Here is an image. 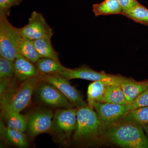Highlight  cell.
Instances as JSON below:
<instances>
[{
	"mask_svg": "<svg viewBox=\"0 0 148 148\" xmlns=\"http://www.w3.org/2000/svg\"><path fill=\"white\" fill-rule=\"evenodd\" d=\"M143 128L148 139V124L143 126Z\"/></svg>",
	"mask_w": 148,
	"mask_h": 148,
	"instance_id": "83f0119b",
	"label": "cell"
},
{
	"mask_svg": "<svg viewBox=\"0 0 148 148\" xmlns=\"http://www.w3.org/2000/svg\"><path fill=\"white\" fill-rule=\"evenodd\" d=\"M35 91L39 101L48 107L57 109L74 107L58 88L49 83L42 80Z\"/></svg>",
	"mask_w": 148,
	"mask_h": 148,
	"instance_id": "8992f818",
	"label": "cell"
},
{
	"mask_svg": "<svg viewBox=\"0 0 148 148\" xmlns=\"http://www.w3.org/2000/svg\"><path fill=\"white\" fill-rule=\"evenodd\" d=\"M118 1L120 5L121 6L123 12L129 10L139 3L137 0H118Z\"/></svg>",
	"mask_w": 148,
	"mask_h": 148,
	"instance_id": "4316f807",
	"label": "cell"
},
{
	"mask_svg": "<svg viewBox=\"0 0 148 148\" xmlns=\"http://www.w3.org/2000/svg\"><path fill=\"white\" fill-rule=\"evenodd\" d=\"M122 14L137 23L148 26V9L140 3Z\"/></svg>",
	"mask_w": 148,
	"mask_h": 148,
	"instance_id": "603a6c76",
	"label": "cell"
},
{
	"mask_svg": "<svg viewBox=\"0 0 148 148\" xmlns=\"http://www.w3.org/2000/svg\"><path fill=\"white\" fill-rule=\"evenodd\" d=\"M105 126V137L118 145L126 148H148V139L141 126L119 122Z\"/></svg>",
	"mask_w": 148,
	"mask_h": 148,
	"instance_id": "7a4b0ae2",
	"label": "cell"
},
{
	"mask_svg": "<svg viewBox=\"0 0 148 148\" xmlns=\"http://www.w3.org/2000/svg\"><path fill=\"white\" fill-rule=\"evenodd\" d=\"M8 16L0 14V55L13 61L18 53V43L23 36L20 28L14 27Z\"/></svg>",
	"mask_w": 148,
	"mask_h": 148,
	"instance_id": "5b68a950",
	"label": "cell"
},
{
	"mask_svg": "<svg viewBox=\"0 0 148 148\" xmlns=\"http://www.w3.org/2000/svg\"><path fill=\"white\" fill-rule=\"evenodd\" d=\"M53 112L40 108L33 111L27 116V130L29 137L34 138L43 133H50L52 127Z\"/></svg>",
	"mask_w": 148,
	"mask_h": 148,
	"instance_id": "52a82bcc",
	"label": "cell"
},
{
	"mask_svg": "<svg viewBox=\"0 0 148 148\" xmlns=\"http://www.w3.org/2000/svg\"><path fill=\"white\" fill-rule=\"evenodd\" d=\"M103 124L94 109L88 106L77 108V126L73 135L77 143L92 140L101 131Z\"/></svg>",
	"mask_w": 148,
	"mask_h": 148,
	"instance_id": "3957f363",
	"label": "cell"
},
{
	"mask_svg": "<svg viewBox=\"0 0 148 148\" xmlns=\"http://www.w3.org/2000/svg\"><path fill=\"white\" fill-rule=\"evenodd\" d=\"M24 38L31 40L52 38L53 32L41 13L34 11L31 14L28 23L20 28Z\"/></svg>",
	"mask_w": 148,
	"mask_h": 148,
	"instance_id": "9c48e42d",
	"label": "cell"
},
{
	"mask_svg": "<svg viewBox=\"0 0 148 148\" xmlns=\"http://www.w3.org/2000/svg\"><path fill=\"white\" fill-rule=\"evenodd\" d=\"M14 78L17 82H22L32 77L41 75L35 64L23 56L17 53L13 61Z\"/></svg>",
	"mask_w": 148,
	"mask_h": 148,
	"instance_id": "7c38bea8",
	"label": "cell"
},
{
	"mask_svg": "<svg viewBox=\"0 0 148 148\" xmlns=\"http://www.w3.org/2000/svg\"><path fill=\"white\" fill-rule=\"evenodd\" d=\"M17 51L18 53L34 64L41 58L35 48L33 41L23 37L18 43Z\"/></svg>",
	"mask_w": 148,
	"mask_h": 148,
	"instance_id": "7402d4cb",
	"label": "cell"
},
{
	"mask_svg": "<svg viewBox=\"0 0 148 148\" xmlns=\"http://www.w3.org/2000/svg\"><path fill=\"white\" fill-rule=\"evenodd\" d=\"M51 38L40 39L33 41L34 45L41 58H51L59 61L58 53L53 48Z\"/></svg>",
	"mask_w": 148,
	"mask_h": 148,
	"instance_id": "d6986e66",
	"label": "cell"
},
{
	"mask_svg": "<svg viewBox=\"0 0 148 148\" xmlns=\"http://www.w3.org/2000/svg\"><path fill=\"white\" fill-rule=\"evenodd\" d=\"M92 10L96 16L122 14L123 12L118 0H104L99 3L93 4Z\"/></svg>",
	"mask_w": 148,
	"mask_h": 148,
	"instance_id": "e0dca14e",
	"label": "cell"
},
{
	"mask_svg": "<svg viewBox=\"0 0 148 148\" xmlns=\"http://www.w3.org/2000/svg\"><path fill=\"white\" fill-rule=\"evenodd\" d=\"M0 133L2 140L11 145L18 148H27L29 143L24 132L8 127L3 121L0 122Z\"/></svg>",
	"mask_w": 148,
	"mask_h": 148,
	"instance_id": "4fadbf2b",
	"label": "cell"
},
{
	"mask_svg": "<svg viewBox=\"0 0 148 148\" xmlns=\"http://www.w3.org/2000/svg\"><path fill=\"white\" fill-rule=\"evenodd\" d=\"M119 84L122 89L127 104H129L148 88V79L137 82L125 77Z\"/></svg>",
	"mask_w": 148,
	"mask_h": 148,
	"instance_id": "5bb4252c",
	"label": "cell"
},
{
	"mask_svg": "<svg viewBox=\"0 0 148 148\" xmlns=\"http://www.w3.org/2000/svg\"><path fill=\"white\" fill-rule=\"evenodd\" d=\"M93 109L97 113L103 126L117 122L130 111L129 104L108 103H95Z\"/></svg>",
	"mask_w": 148,
	"mask_h": 148,
	"instance_id": "8fae6325",
	"label": "cell"
},
{
	"mask_svg": "<svg viewBox=\"0 0 148 148\" xmlns=\"http://www.w3.org/2000/svg\"><path fill=\"white\" fill-rule=\"evenodd\" d=\"M77 108L58 109L53 114L50 134L57 143L66 145L77 126Z\"/></svg>",
	"mask_w": 148,
	"mask_h": 148,
	"instance_id": "277c9868",
	"label": "cell"
},
{
	"mask_svg": "<svg viewBox=\"0 0 148 148\" xmlns=\"http://www.w3.org/2000/svg\"><path fill=\"white\" fill-rule=\"evenodd\" d=\"M130 111L148 106V88L129 104Z\"/></svg>",
	"mask_w": 148,
	"mask_h": 148,
	"instance_id": "d4e9b609",
	"label": "cell"
},
{
	"mask_svg": "<svg viewBox=\"0 0 148 148\" xmlns=\"http://www.w3.org/2000/svg\"><path fill=\"white\" fill-rule=\"evenodd\" d=\"M23 0H0V14L8 16L10 9L19 5Z\"/></svg>",
	"mask_w": 148,
	"mask_h": 148,
	"instance_id": "484cf974",
	"label": "cell"
},
{
	"mask_svg": "<svg viewBox=\"0 0 148 148\" xmlns=\"http://www.w3.org/2000/svg\"><path fill=\"white\" fill-rule=\"evenodd\" d=\"M117 122L129 123L143 127L148 124V106L129 111Z\"/></svg>",
	"mask_w": 148,
	"mask_h": 148,
	"instance_id": "ac0fdd59",
	"label": "cell"
},
{
	"mask_svg": "<svg viewBox=\"0 0 148 148\" xmlns=\"http://www.w3.org/2000/svg\"><path fill=\"white\" fill-rule=\"evenodd\" d=\"M8 127L24 132L27 130V116L17 112H10L2 114Z\"/></svg>",
	"mask_w": 148,
	"mask_h": 148,
	"instance_id": "ffe728a7",
	"label": "cell"
},
{
	"mask_svg": "<svg viewBox=\"0 0 148 148\" xmlns=\"http://www.w3.org/2000/svg\"><path fill=\"white\" fill-rule=\"evenodd\" d=\"M103 103L127 104L122 89L117 84L108 85L105 92Z\"/></svg>",
	"mask_w": 148,
	"mask_h": 148,
	"instance_id": "44dd1931",
	"label": "cell"
},
{
	"mask_svg": "<svg viewBox=\"0 0 148 148\" xmlns=\"http://www.w3.org/2000/svg\"><path fill=\"white\" fill-rule=\"evenodd\" d=\"M42 80V75H40L21 82L18 87L15 85V82H12L8 90L1 98L2 114L10 112H21L26 108Z\"/></svg>",
	"mask_w": 148,
	"mask_h": 148,
	"instance_id": "6da1fadb",
	"label": "cell"
},
{
	"mask_svg": "<svg viewBox=\"0 0 148 148\" xmlns=\"http://www.w3.org/2000/svg\"><path fill=\"white\" fill-rule=\"evenodd\" d=\"M70 80L80 79L95 82L103 81L109 83L117 84L125 78V77L106 73L104 72H98L90 69L88 66L83 65L75 69H68L59 74Z\"/></svg>",
	"mask_w": 148,
	"mask_h": 148,
	"instance_id": "ba28073f",
	"label": "cell"
},
{
	"mask_svg": "<svg viewBox=\"0 0 148 148\" xmlns=\"http://www.w3.org/2000/svg\"><path fill=\"white\" fill-rule=\"evenodd\" d=\"M14 78L13 61L0 57V80L11 82Z\"/></svg>",
	"mask_w": 148,
	"mask_h": 148,
	"instance_id": "cb8c5ba5",
	"label": "cell"
},
{
	"mask_svg": "<svg viewBox=\"0 0 148 148\" xmlns=\"http://www.w3.org/2000/svg\"><path fill=\"white\" fill-rule=\"evenodd\" d=\"M110 84H111L103 81L93 82L90 83L88 87V106L93 109L95 103H103L105 92Z\"/></svg>",
	"mask_w": 148,
	"mask_h": 148,
	"instance_id": "9a60e30c",
	"label": "cell"
},
{
	"mask_svg": "<svg viewBox=\"0 0 148 148\" xmlns=\"http://www.w3.org/2000/svg\"><path fill=\"white\" fill-rule=\"evenodd\" d=\"M34 64L38 71L42 75L59 74L68 69L59 61L51 58H40Z\"/></svg>",
	"mask_w": 148,
	"mask_h": 148,
	"instance_id": "2e32d148",
	"label": "cell"
},
{
	"mask_svg": "<svg viewBox=\"0 0 148 148\" xmlns=\"http://www.w3.org/2000/svg\"><path fill=\"white\" fill-rule=\"evenodd\" d=\"M42 79L58 88L74 107L78 108L87 106L82 95L71 84L69 80L59 74L42 75Z\"/></svg>",
	"mask_w": 148,
	"mask_h": 148,
	"instance_id": "30bf717a",
	"label": "cell"
}]
</instances>
